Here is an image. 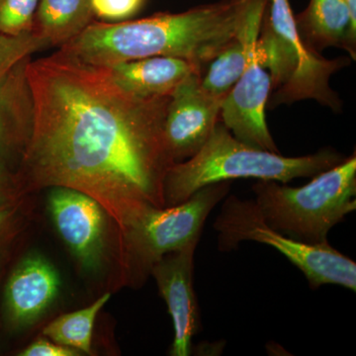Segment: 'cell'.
Masks as SVG:
<instances>
[{
	"mask_svg": "<svg viewBox=\"0 0 356 356\" xmlns=\"http://www.w3.org/2000/svg\"><path fill=\"white\" fill-rule=\"evenodd\" d=\"M200 76L185 79L166 106L163 136L175 163L197 154L220 121L222 100L204 90Z\"/></svg>",
	"mask_w": 356,
	"mask_h": 356,
	"instance_id": "obj_10",
	"label": "cell"
},
{
	"mask_svg": "<svg viewBox=\"0 0 356 356\" xmlns=\"http://www.w3.org/2000/svg\"><path fill=\"white\" fill-rule=\"evenodd\" d=\"M49 47L48 40L35 31L16 36L0 34V79L21 60Z\"/></svg>",
	"mask_w": 356,
	"mask_h": 356,
	"instance_id": "obj_19",
	"label": "cell"
},
{
	"mask_svg": "<svg viewBox=\"0 0 356 356\" xmlns=\"http://www.w3.org/2000/svg\"><path fill=\"white\" fill-rule=\"evenodd\" d=\"M247 1L221 0L181 13H159L139 20L93 21L58 51L98 67L158 56L180 58L202 72L240 34Z\"/></svg>",
	"mask_w": 356,
	"mask_h": 356,
	"instance_id": "obj_2",
	"label": "cell"
},
{
	"mask_svg": "<svg viewBox=\"0 0 356 356\" xmlns=\"http://www.w3.org/2000/svg\"><path fill=\"white\" fill-rule=\"evenodd\" d=\"M229 191V181L208 185L184 203L163 208L149 206L136 215L118 238L126 281L142 284L161 257L201 236L210 213Z\"/></svg>",
	"mask_w": 356,
	"mask_h": 356,
	"instance_id": "obj_6",
	"label": "cell"
},
{
	"mask_svg": "<svg viewBox=\"0 0 356 356\" xmlns=\"http://www.w3.org/2000/svg\"><path fill=\"white\" fill-rule=\"evenodd\" d=\"M110 298L111 294L105 293L90 306L60 316L44 327V336L54 343L90 355L96 318Z\"/></svg>",
	"mask_w": 356,
	"mask_h": 356,
	"instance_id": "obj_17",
	"label": "cell"
},
{
	"mask_svg": "<svg viewBox=\"0 0 356 356\" xmlns=\"http://www.w3.org/2000/svg\"><path fill=\"white\" fill-rule=\"evenodd\" d=\"M119 88L140 98L168 97L201 70L184 58L149 57L103 67Z\"/></svg>",
	"mask_w": 356,
	"mask_h": 356,
	"instance_id": "obj_14",
	"label": "cell"
},
{
	"mask_svg": "<svg viewBox=\"0 0 356 356\" xmlns=\"http://www.w3.org/2000/svg\"><path fill=\"white\" fill-rule=\"evenodd\" d=\"M301 187L273 180L254 185V202L270 228L312 245L327 242L330 231L356 210V156L312 177Z\"/></svg>",
	"mask_w": 356,
	"mask_h": 356,
	"instance_id": "obj_4",
	"label": "cell"
},
{
	"mask_svg": "<svg viewBox=\"0 0 356 356\" xmlns=\"http://www.w3.org/2000/svg\"><path fill=\"white\" fill-rule=\"evenodd\" d=\"M22 196L16 177L15 163L10 159H0V205Z\"/></svg>",
	"mask_w": 356,
	"mask_h": 356,
	"instance_id": "obj_23",
	"label": "cell"
},
{
	"mask_svg": "<svg viewBox=\"0 0 356 356\" xmlns=\"http://www.w3.org/2000/svg\"><path fill=\"white\" fill-rule=\"evenodd\" d=\"M95 21L91 0H39L33 31L62 47Z\"/></svg>",
	"mask_w": 356,
	"mask_h": 356,
	"instance_id": "obj_16",
	"label": "cell"
},
{
	"mask_svg": "<svg viewBox=\"0 0 356 356\" xmlns=\"http://www.w3.org/2000/svg\"><path fill=\"white\" fill-rule=\"evenodd\" d=\"M60 278L49 259L38 252L25 255L7 278L3 314L7 325L20 331L38 322L57 300Z\"/></svg>",
	"mask_w": 356,
	"mask_h": 356,
	"instance_id": "obj_12",
	"label": "cell"
},
{
	"mask_svg": "<svg viewBox=\"0 0 356 356\" xmlns=\"http://www.w3.org/2000/svg\"><path fill=\"white\" fill-rule=\"evenodd\" d=\"M81 355L79 351L60 346L53 341L40 339L24 348L19 356H77Z\"/></svg>",
	"mask_w": 356,
	"mask_h": 356,
	"instance_id": "obj_24",
	"label": "cell"
},
{
	"mask_svg": "<svg viewBox=\"0 0 356 356\" xmlns=\"http://www.w3.org/2000/svg\"><path fill=\"white\" fill-rule=\"evenodd\" d=\"M2 275H3V270H2L1 267H0V282H1Z\"/></svg>",
	"mask_w": 356,
	"mask_h": 356,
	"instance_id": "obj_25",
	"label": "cell"
},
{
	"mask_svg": "<svg viewBox=\"0 0 356 356\" xmlns=\"http://www.w3.org/2000/svg\"><path fill=\"white\" fill-rule=\"evenodd\" d=\"M21 198L0 205V250H3L17 234L21 220Z\"/></svg>",
	"mask_w": 356,
	"mask_h": 356,
	"instance_id": "obj_22",
	"label": "cell"
},
{
	"mask_svg": "<svg viewBox=\"0 0 356 356\" xmlns=\"http://www.w3.org/2000/svg\"><path fill=\"white\" fill-rule=\"evenodd\" d=\"M29 140L16 168L21 195L48 187L83 192L114 220L117 238L149 206L165 207L175 163L163 136L170 96L140 98L103 67L54 54L30 60Z\"/></svg>",
	"mask_w": 356,
	"mask_h": 356,
	"instance_id": "obj_1",
	"label": "cell"
},
{
	"mask_svg": "<svg viewBox=\"0 0 356 356\" xmlns=\"http://www.w3.org/2000/svg\"><path fill=\"white\" fill-rule=\"evenodd\" d=\"M243 27L238 36L213 58L201 72V86L219 99L224 100L228 95L242 76L247 65V44Z\"/></svg>",
	"mask_w": 356,
	"mask_h": 356,
	"instance_id": "obj_18",
	"label": "cell"
},
{
	"mask_svg": "<svg viewBox=\"0 0 356 356\" xmlns=\"http://www.w3.org/2000/svg\"><path fill=\"white\" fill-rule=\"evenodd\" d=\"M257 55L268 72L270 108L314 99L334 111L341 100L330 86L332 74L348 65L346 58L327 60L302 41L289 0H268L257 42Z\"/></svg>",
	"mask_w": 356,
	"mask_h": 356,
	"instance_id": "obj_5",
	"label": "cell"
},
{
	"mask_svg": "<svg viewBox=\"0 0 356 356\" xmlns=\"http://www.w3.org/2000/svg\"><path fill=\"white\" fill-rule=\"evenodd\" d=\"M218 248L231 252L250 241L270 245L297 267L312 289L325 284L339 285L356 291V264L329 243L312 245L299 242L276 231L264 221L254 200L229 195L214 222Z\"/></svg>",
	"mask_w": 356,
	"mask_h": 356,
	"instance_id": "obj_7",
	"label": "cell"
},
{
	"mask_svg": "<svg viewBox=\"0 0 356 356\" xmlns=\"http://www.w3.org/2000/svg\"><path fill=\"white\" fill-rule=\"evenodd\" d=\"M145 0H91L95 17L102 22H121L139 13Z\"/></svg>",
	"mask_w": 356,
	"mask_h": 356,
	"instance_id": "obj_21",
	"label": "cell"
},
{
	"mask_svg": "<svg viewBox=\"0 0 356 356\" xmlns=\"http://www.w3.org/2000/svg\"><path fill=\"white\" fill-rule=\"evenodd\" d=\"M39 0H0V34L33 32Z\"/></svg>",
	"mask_w": 356,
	"mask_h": 356,
	"instance_id": "obj_20",
	"label": "cell"
},
{
	"mask_svg": "<svg viewBox=\"0 0 356 356\" xmlns=\"http://www.w3.org/2000/svg\"><path fill=\"white\" fill-rule=\"evenodd\" d=\"M31 57L0 79V159L19 161L33 125V98L27 76Z\"/></svg>",
	"mask_w": 356,
	"mask_h": 356,
	"instance_id": "obj_13",
	"label": "cell"
},
{
	"mask_svg": "<svg viewBox=\"0 0 356 356\" xmlns=\"http://www.w3.org/2000/svg\"><path fill=\"white\" fill-rule=\"evenodd\" d=\"M264 15V11L255 9L243 25L247 65L238 83L222 100L220 118L241 142L257 149L280 153L266 123V108L271 91L270 76L257 55V42Z\"/></svg>",
	"mask_w": 356,
	"mask_h": 356,
	"instance_id": "obj_8",
	"label": "cell"
},
{
	"mask_svg": "<svg viewBox=\"0 0 356 356\" xmlns=\"http://www.w3.org/2000/svg\"><path fill=\"white\" fill-rule=\"evenodd\" d=\"M295 20L302 41L310 50L320 53L327 47H337L355 60L356 29L346 0H310Z\"/></svg>",
	"mask_w": 356,
	"mask_h": 356,
	"instance_id": "obj_15",
	"label": "cell"
},
{
	"mask_svg": "<svg viewBox=\"0 0 356 356\" xmlns=\"http://www.w3.org/2000/svg\"><path fill=\"white\" fill-rule=\"evenodd\" d=\"M47 202L54 226L81 268L99 270L108 245L106 210L88 194L69 187H51Z\"/></svg>",
	"mask_w": 356,
	"mask_h": 356,
	"instance_id": "obj_9",
	"label": "cell"
},
{
	"mask_svg": "<svg viewBox=\"0 0 356 356\" xmlns=\"http://www.w3.org/2000/svg\"><path fill=\"white\" fill-rule=\"evenodd\" d=\"M343 159L331 149L287 158L241 142L219 121L197 154L170 166L163 184L165 207L185 202L208 185L238 178L286 184L295 178L315 177Z\"/></svg>",
	"mask_w": 356,
	"mask_h": 356,
	"instance_id": "obj_3",
	"label": "cell"
},
{
	"mask_svg": "<svg viewBox=\"0 0 356 356\" xmlns=\"http://www.w3.org/2000/svg\"><path fill=\"white\" fill-rule=\"evenodd\" d=\"M200 238L161 257L149 273L172 316L175 329L170 350L172 356L191 355L192 337L201 331L200 311L193 285L194 254Z\"/></svg>",
	"mask_w": 356,
	"mask_h": 356,
	"instance_id": "obj_11",
	"label": "cell"
}]
</instances>
